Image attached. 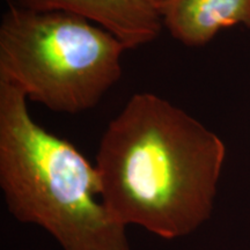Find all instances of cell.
<instances>
[{
  "mask_svg": "<svg viewBox=\"0 0 250 250\" xmlns=\"http://www.w3.org/2000/svg\"><path fill=\"white\" fill-rule=\"evenodd\" d=\"M151 1H152L154 5H156V7H158V5L161 4V2L164 1V0H151Z\"/></svg>",
  "mask_w": 250,
  "mask_h": 250,
  "instance_id": "8992f818",
  "label": "cell"
},
{
  "mask_svg": "<svg viewBox=\"0 0 250 250\" xmlns=\"http://www.w3.org/2000/svg\"><path fill=\"white\" fill-rule=\"evenodd\" d=\"M27 101L0 81V188L9 213L42 227L62 250H131L126 227L101 201L95 165L37 124Z\"/></svg>",
  "mask_w": 250,
  "mask_h": 250,
  "instance_id": "7a4b0ae2",
  "label": "cell"
},
{
  "mask_svg": "<svg viewBox=\"0 0 250 250\" xmlns=\"http://www.w3.org/2000/svg\"><path fill=\"white\" fill-rule=\"evenodd\" d=\"M162 26L187 46H203L225 28H250V0H164Z\"/></svg>",
  "mask_w": 250,
  "mask_h": 250,
  "instance_id": "5b68a950",
  "label": "cell"
},
{
  "mask_svg": "<svg viewBox=\"0 0 250 250\" xmlns=\"http://www.w3.org/2000/svg\"><path fill=\"white\" fill-rule=\"evenodd\" d=\"M8 7L34 12H64L85 18L115 35L127 50L149 44L162 28L151 0H6Z\"/></svg>",
  "mask_w": 250,
  "mask_h": 250,
  "instance_id": "277c9868",
  "label": "cell"
},
{
  "mask_svg": "<svg viewBox=\"0 0 250 250\" xmlns=\"http://www.w3.org/2000/svg\"><path fill=\"white\" fill-rule=\"evenodd\" d=\"M125 50L85 18L8 7L0 22V81L50 110L79 114L118 83Z\"/></svg>",
  "mask_w": 250,
  "mask_h": 250,
  "instance_id": "3957f363",
  "label": "cell"
},
{
  "mask_svg": "<svg viewBox=\"0 0 250 250\" xmlns=\"http://www.w3.org/2000/svg\"><path fill=\"white\" fill-rule=\"evenodd\" d=\"M225 158L217 133L168 100L137 93L100 140L101 201L125 227L187 236L211 217Z\"/></svg>",
  "mask_w": 250,
  "mask_h": 250,
  "instance_id": "6da1fadb",
  "label": "cell"
}]
</instances>
